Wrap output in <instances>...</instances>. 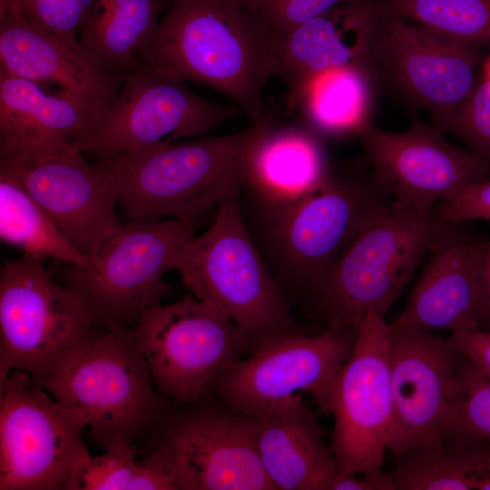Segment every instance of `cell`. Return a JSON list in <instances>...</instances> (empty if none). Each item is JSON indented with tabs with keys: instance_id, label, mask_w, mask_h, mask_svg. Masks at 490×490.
I'll use <instances>...</instances> for the list:
<instances>
[{
	"instance_id": "obj_1",
	"label": "cell",
	"mask_w": 490,
	"mask_h": 490,
	"mask_svg": "<svg viewBox=\"0 0 490 490\" xmlns=\"http://www.w3.org/2000/svg\"><path fill=\"white\" fill-rule=\"evenodd\" d=\"M275 47L269 24L240 0H171L142 65L208 86L257 122L270 116L262 93L274 76Z\"/></svg>"
},
{
	"instance_id": "obj_2",
	"label": "cell",
	"mask_w": 490,
	"mask_h": 490,
	"mask_svg": "<svg viewBox=\"0 0 490 490\" xmlns=\"http://www.w3.org/2000/svg\"><path fill=\"white\" fill-rule=\"evenodd\" d=\"M272 125L268 116L234 133L120 153L94 163L113 184L117 208L129 220L199 223L240 184L248 153Z\"/></svg>"
},
{
	"instance_id": "obj_3",
	"label": "cell",
	"mask_w": 490,
	"mask_h": 490,
	"mask_svg": "<svg viewBox=\"0 0 490 490\" xmlns=\"http://www.w3.org/2000/svg\"><path fill=\"white\" fill-rule=\"evenodd\" d=\"M239 192L240 184L225 194L212 224L182 246L173 270L191 294L238 325L253 350L294 328L289 302L249 230Z\"/></svg>"
},
{
	"instance_id": "obj_4",
	"label": "cell",
	"mask_w": 490,
	"mask_h": 490,
	"mask_svg": "<svg viewBox=\"0 0 490 490\" xmlns=\"http://www.w3.org/2000/svg\"><path fill=\"white\" fill-rule=\"evenodd\" d=\"M38 381L60 404L84 413L88 435L105 451L135 444L161 423L169 404L132 331L95 332Z\"/></svg>"
},
{
	"instance_id": "obj_5",
	"label": "cell",
	"mask_w": 490,
	"mask_h": 490,
	"mask_svg": "<svg viewBox=\"0 0 490 490\" xmlns=\"http://www.w3.org/2000/svg\"><path fill=\"white\" fill-rule=\"evenodd\" d=\"M439 224L397 201H387L331 266L312 307L328 327L356 328L370 309L384 317L428 255Z\"/></svg>"
},
{
	"instance_id": "obj_6",
	"label": "cell",
	"mask_w": 490,
	"mask_h": 490,
	"mask_svg": "<svg viewBox=\"0 0 490 490\" xmlns=\"http://www.w3.org/2000/svg\"><path fill=\"white\" fill-rule=\"evenodd\" d=\"M388 197L371 173L333 177L285 211L260 220L255 242L289 302L312 306L331 266Z\"/></svg>"
},
{
	"instance_id": "obj_7",
	"label": "cell",
	"mask_w": 490,
	"mask_h": 490,
	"mask_svg": "<svg viewBox=\"0 0 490 490\" xmlns=\"http://www.w3.org/2000/svg\"><path fill=\"white\" fill-rule=\"evenodd\" d=\"M198 223L173 219L122 224L85 265L65 264L58 280L80 298L94 327L131 332L171 292L164 277Z\"/></svg>"
},
{
	"instance_id": "obj_8",
	"label": "cell",
	"mask_w": 490,
	"mask_h": 490,
	"mask_svg": "<svg viewBox=\"0 0 490 490\" xmlns=\"http://www.w3.org/2000/svg\"><path fill=\"white\" fill-rule=\"evenodd\" d=\"M132 334L157 392L183 405L209 399L222 375L252 351L230 318L191 293L145 309Z\"/></svg>"
},
{
	"instance_id": "obj_9",
	"label": "cell",
	"mask_w": 490,
	"mask_h": 490,
	"mask_svg": "<svg viewBox=\"0 0 490 490\" xmlns=\"http://www.w3.org/2000/svg\"><path fill=\"white\" fill-rule=\"evenodd\" d=\"M84 413L56 401L31 374L0 383V490H75L91 456Z\"/></svg>"
},
{
	"instance_id": "obj_10",
	"label": "cell",
	"mask_w": 490,
	"mask_h": 490,
	"mask_svg": "<svg viewBox=\"0 0 490 490\" xmlns=\"http://www.w3.org/2000/svg\"><path fill=\"white\" fill-rule=\"evenodd\" d=\"M78 295L44 260L23 255L0 272V383L14 369L40 378L94 333Z\"/></svg>"
},
{
	"instance_id": "obj_11",
	"label": "cell",
	"mask_w": 490,
	"mask_h": 490,
	"mask_svg": "<svg viewBox=\"0 0 490 490\" xmlns=\"http://www.w3.org/2000/svg\"><path fill=\"white\" fill-rule=\"evenodd\" d=\"M240 111L199 96L162 67L143 64L126 75L76 145L98 159L143 151L203 136Z\"/></svg>"
},
{
	"instance_id": "obj_12",
	"label": "cell",
	"mask_w": 490,
	"mask_h": 490,
	"mask_svg": "<svg viewBox=\"0 0 490 490\" xmlns=\"http://www.w3.org/2000/svg\"><path fill=\"white\" fill-rule=\"evenodd\" d=\"M356 332L323 414L334 419L328 445L338 473L380 474L393 425L390 323L370 309Z\"/></svg>"
},
{
	"instance_id": "obj_13",
	"label": "cell",
	"mask_w": 490,
	"mask_h": 490,
	"mask_svg": "<svg viewBox=\"0 0 490 490\" xmlns=\"http://www.w3.org/2000/svg\"><path fill=\"white\" fill-rule=\"evenodd\" d=\"M356 337V328L332 327L316 336L294 328L280 332L235 362L220 378L215 394L233 410L252 417L309 394L323 414Z\"/></svg>"
},
{
	"instance_id": "obj_14",
	"label": "cell",
	"mask_w": 490,
	"mask_h": 490,
	"mask_svg": "<svg viewBox=\"0 0 490 490\" xmlns=\"http://www.w3.org/2000/svg\"><path fill=\"white\" fill-rule=\"evenodd\" d=\"M368 62L443 131L475 88L483 59L478 48L376 9Z\"/></svg>"
},
{
	"instance_id": "obj_15",
	"label": "cell",
	"mask_w": 490,
	"mask_h": 490,
	"mask_svg": "<svg viewBox=\"0 0 490 490\" xmlns=\"http://www.w3.org/2000/svg\"><path fill=\"white\" fill-rule=\"evenodd\" d=\"M0 172L17 180L86 257L122 225L113 184L75 143L0 154Z\"/></svg>"
},
{
	"instance_id": "obj_16",
	"label": "cell",
	"mask_w": 490,
	"mask_h": 490,
	"mask_svg": "<svg viewBox=\"0 0 490 490\" xmlns=\"http://www.w3.org/2000/svg\"><path fill=\"white\" fill-rule=\"evenodd\" d=\"M204 402L158 425L156 446L168 451L179 490H276L260 459L257 419Z\"/></svg>"
},
{
	"instance_id": "obj_17",
	"label": "cell",
	"mask_w": 490,
	"mask_h": 490,
	"mask_svg": "<svg viewBox=\"0 0 490 490\" xmlns=\"http://www.w3.org/2000/svg\"><path fill=\"white\" fill-rule=\"evenodd\" d=\"M416 119L402 132L369 123L358 135L371 174L395 201L429 213L465 187L490 180V165Z\"/></svg>"
},
{
	"instance_id": "obj_18",
	"label": "cell",
	"mask_w": 490,
	"mask_h": 490,
	"mask_svg": "<svg viewBox=\"0 0 490 490\" xmlns=\"http://www.w3.org/2000/svg\"><path fill=\"white\" fill-rule=\"evenodd\" d=\"M449 342L399 318L390 323L393 425L388 452L402 456L441 445L461 358Z\"/></svg>"
},
{
	"instance_id": "obj_19",
	"label": "cell",
	"mask_w": 490,
	"mask_h": 490,
	"mask_svg": "<svg viewBox=\"0 0 490 490\" xmlns=\"http://www.w3.org/2000/svg\"><path fill=\"white\" fill-rule=\"evenodd\" d=\"M485 241L464 223L439 219L428 260L398 318L428 331L480 329Z\"/></svg>"
},
{
	"instance_id": "obj_20",
	"label": "cell",
	"mask_w": 490,
	"mask_h": 490,
	"mask_svg": "<svg viewBox=\"0 0 490 490\" xmlns=\"http://www.w3.org/2000/svg\"><path fill=\"white\" fill-rule=\"evenodd\" d=\"M0 61L1 69L15 76L57 83L94 119L128 74L107 64L79 40L48 33L24 15L0 20Z\"/></svg>"
},
{
	"instance_id": "obj_21",
	"label": "cell",
	"mask_w": 490,
	"mask_h": 490,
	"mask_svg": "<svg viewBox=\"0 0 490 490\" xmlns=\"http://www.w3.org/2000/svg\"><path fill=\"white\" fill-rule=\"evenodd\" d=\"M376 9L373 0L339 5L276 39L274 76L287 86V102L295 109L317 76L368 60Z\"/></svg>"
},
{
	"instance_id": "obj_22",
	"label": "cell",
	"mask_w": 490,
	"mask_h": 490,
	"mask_svg": "<svg viewBox=\"0 0 490 490\" xmlns=\"http://www.w3.org/2000/svg\"><path fill=\"white\" fill-rule=\"evenodd\" d=\"M333 178L314 132L271 126L244 162L240 191H245L260 219L274 217L323 189Z\"/></svg>"
},
{
	"instance_id": "obj_23",
	"label": "cell",
	"mask_w": 490,
	"mask_h": 490,
	"mask_svg": "<svg viewBox=\"0 0 490 490\" xmlns=\"http://www.w3.org/2000/svg\"><path fill=\"white\" fill-rule=\"evenodd\" d=\"M255 418L260 459L276 490H329L338 465L303 395Z\"/></svg>"
},
{
	"instance_id": "obj_24",
	"label": "cell",
	"mask_w": 490,
	"mask_h": 490,
	"mask_svg": "<svg viewBox=\"0 0 490 490\" xmlns=\"http://www.w3.org/2000/svg\"><path fill=\"white\" fill-rule=\"evenodd\" d=\"M38 83L0 69V154L76 144L94 120L71 95Z\"/></svg>"
},
{
	"instance_id": "obj_25",
	"label": "cell",
	"mask_w": 490,
	"mask_h": 490,
	"mask_svg": "<svg viewBox=\"0 0 490 490\" xmlns=\"http://www.w3.org/2000/svg\"><path fill=\"white\" fill-rule=\"evenodd\" d=\"M171 0H93L79 41L107 64L129 74L144 52Z\"/></svg>"
},
{
	"instance_id": "obj_26",
	"label": "cell",
	"mask_w": 490,
	"mask_h": 490,
	"mask_svg": "<svg viewBox=\"0 0 490 490\" xmlns=\"http://www.w3.org/2000/svg\"><path fill=\"white\" fill-rule=\"evenodd\" d=\"M370 105L371 89L366 68L349 66L314 78L297 107L314 132L339 137L361 133L370 123Z\"/></svg>"
},
{
	"instance_id": "obj_27",
	"label": "cell",
	"mask_w": 490,
	"mask_h": 490,
	"mask_svg": "<svg viewBox=\"0 0 490 490\" xmlns=\"http://www.w3.org/2000/svg\"><path fill=\"white\" fill-rule=\"evenodd\" d=\"M0 239L24 255L83 266L88 261L13 176L0 172Z\"/></svg>"
},
{
	"instance_id": "obj_28",
	"label": "cell",
	"mask_w": 490,
	"mask_h": 490,
	"mask_svg": "<svg viewBox=\"0 0 490 490\" xmlns=\"http://www.w3.org/2000/svg\"><path fill=\"white\" fill-rule=\"evenodd\" d=\"M373 2L381 14L409 21L471 47H490V0Z\"/></svg>"
},
{
	"instance_id": "obj_29",
	"label": "cell",
	"mask_w": 490,
	"mask_h": 490,
	"mask_svg": "<svg viewBox=\"0 0 490 490\" xmlns=\"http://www.w3.org/2000/svg\"><path fill=\"white\" fill-rule=\"evenodd\" d=\"M490 442V374L461 356L449 398L441 443Z\"/></svg>"
},
{
	"instance_id": "obj_30",
	"label": "cell",
	"mask_w": 490,
	"mask_h": 490,
	"mask_svg": "<svg viewBox=\"0 0 490 490\" xmlns=\"http://www.w3.org/2000/svg\"><path fill=\"white\" fill-rule=\"evenodd\" d=\"M470 152L490 165V81L480 77L475 88L444 127Z\"/></svg>"
},
{
	"instance_id": "obj_31",
	"label": "cell",
	"mask_w": 490,
	"mask_h": 490,
	"mask_svg": "<svg viewBox=\"0 0 490 490\" xmlns=\"http://www.w3.org/2000/svg\"><path fill=\"white\" fill-rule=\"evenodd\" d=\"M135 444H122L90 456L76 479L75 490H128L138 460Z\"/></svg>"
},
{
	"instance_id": "obj_32",
	"label": "cell",
	"mask_w": 490,
	"mask_h": 490,
	"mask_svg": "<svg viewBox=\"0 0 490 490\" xmlns=\"http://www.w3.org/2000/svg\"><path fill=\"white\" fill-rule=\"evenodd\" d=\"M93 0H24V15L39 28L69 40H79Z\"/></svg>"
},
{
	"instance_id": "obj_33",
	"label": "cell",
	"mask_w": 490,
	"mask_h": 490,
	"mask_svg": "<svg viewBox=\"0 0 490 490\" xmlns=\"http://www.w3.org/2000/svg\"><path fill=\"white\" fill-rule=\"evenodd\" d=\"M353 1L356 0H259L252 8L278 39L300 24Z\"/></svg>"
},
{
	"instance_id": "obj_34",
	"label": "cell",
	"mask_w": 490,
	"mask_h": 490,
	"mask_svg": "<svg viewBox=\"0 0 490 490\" xmlns=\"http://www.w3.org/2000/svg\"><path fill=\"white\" fill-rule=\"evenodd\" d=\"M460 490H490V442L450 445Z\"/></svg>"
},
{
	"instance_id": "obj_35",
	"label": "cell",
	"mask_w": 490,
	"mask_h": 490,
	"mask_svg": "<svg viewBox=\"0 0 490 490\" xmlns=\"http://www.w3.org/2000/svg\"><path fill=\"white\" fill-rule=\"evenodd\" d=\"M432 212L438 219L451 222L490 221V180L465 187L438 203Z\"/></svg>"
},
{
	"instance_id": "obj_36",
	"label": "cell",
	"mask_w": 490,
	"mask_h": 490,
	"mask_svg": "<svg viewBox=\"0 0 490 490\" xmlns=\"http://www.w3.org/2000/svg\"><path fill=\"white\" fill-rule=\"evenodd\" d=\"M179 490L172 458L162 446H155L137 463L128 490Z\"/></svg>"
},
{
	"instance_id": "obj_37",
	"label": "cell",
	"mask_w": 490,
	"mask_h": 490,
	"mask_svg": "<svg viewBox=\"0 0 490 490\" xmlns=\"http://www.w3.org/2000/svg\"><path fill=\"white\" fill-rule=\"evenodd\" d=\"M449 342L490 374V332L482 329L451 334Z\"/></svg>"
},
{
	"instance_id": "obj_38",
	"label": "cell",
	"mask_w": 490,
	"mask_h": 490,
	"mask_svg": "<svg viewBox=\"0 0 490 490\" xmlns=\"http://www.w3.org/2000/svg\"><path fill=\"white\" fill-rule=\"evenodd\" d=\"M329 490H395L391 474H349L338 473Z\"/></svg>"
},
{
	"instance_id": "obj_39",
	"label": "cell",
	"mask_w": 490,
	"mask_h": 490,
	"mask_svg": "<svg viewBox=\"0 0 490 490\" xmlns=\"http://www.w3.org/2000/svg\"><path fill=\"white\" fill-rule=\"evenodd\" d=\"M481 289L480 329L490 332V240H486L482 253Z\"/></svg>"
},
{
	"instance_id": "obj_40",
	"label": "cell",
	"mask_w": 490,
	"mask_h": 490,
	"mask_svg": "<svg viewBox=\"0 0 490 490\" xmlns=\"http://www.w3.org/2000/svg\"><path fill=\"white\" fill-rule=\"evenodd\" d=\"M24 15V0H0V20Z\"/></svg>"
},
{
	"instance_id": "obj_41",
	"label": "cell",
	"mask_w": 490,
	"mask_h": 490,
	"mask_svg": "<svg viewBox=\"0 0 490 490\" xmlns=\"http://www.w3.org/2000/svg\"><path fill=\"white\" fill-rule=\"evenodd\" d=\"M481 69V76L490 81V56L483 61Z\"/></svg>"
},
{
	"instance_id": "obj_42",
	"label": "cell",
	"mask_w": 490,
	"mask_h": 490,
	"mask_svg": "<svg viewBox=\"0 0 490 490\" xmlns=\"http://www.w3.org/2000/svg\"><path fill=\"white\" fill-rule=\"evenodd\" d=\"M240 1H241L242 3L246 4L247 5L252 8L259 0H240Z\"/></svg>"
}]
</instances>
